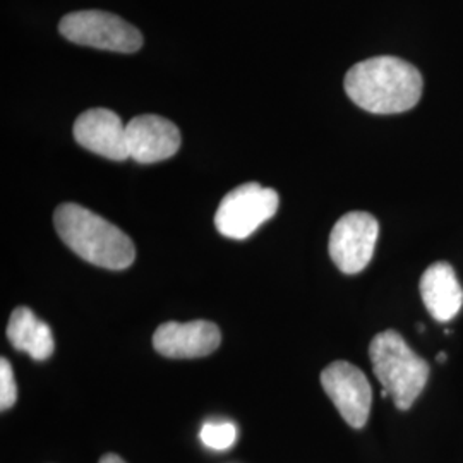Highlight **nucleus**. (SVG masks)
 I'll use <instances>...</instances> for the list:
<instances>
[{
  "mask_svg": "<svg viewBox=\"0 0 463 463\" xmlns=\"http://www.w3.org/2000/svg\"><path fill=\"white\" fill-rule=\"evenodd\" d=\"M99 463H126L118 455H114V453H109V455H103L101 458H99Z\"/></svg>",
  "mask_w": 463,
  "mask_h": 463,
  "instance_id": "15",
  "label": "nucleus"
},
{
  "mask_svg": "<svg viewBox=\"0 0 463 463\" xmlns=\"http://www.w3.org/2000/svg\"><path fill=\"white\" fill-rule=\"evenodd\" d=\"M380 237V223L365 212H350L342 216L330 233L331 260L345 275H357L374 256Z\"/></svg>",
  "mask_w": 463,
  "mask_h": 463,
  "instance_id": "6",
  "label": "nucleus"
},
{
  "mask_svg": "<svg viewBox=\"0 0 463 463\" xmlns=\"http://www.w3.org/2000/svg\"><path fill=\"white\" fill-rule=\"evenodd\" d=\"M280 204L279 193L258 183L235 187L222 199L215 215L216 231L229 239H248L271 216Z\"/></svg>",
  "mask_w": 463,
  "mask_h": 463,
  "instance_id": "5",
  "label": "nucleus"
},
{
  "mask_svg": "<svg viewBox=\"0 0 463 463\" xmlns=\"http://www.w3.org/2000/svg\"><path fill=\"white\" fill-rule=\"evenodd\" d=\"M61 34L83 47L134 53L143 47V34L131 23L107 11H74L59 23Z\"/></svg>",
  "mask_w": 463,
  "mask_h": 463,
  "instance_id": "4",
  "label": "nucleus"
},
{
  "mask_svg": "<svg viewBox=\"0 0 463 463\" xmlns=\"http://www.w3.org/2000/svg\"><path fill=\"white\" fill-rule=\"evenodd\" d=\"M74 139L83 148L103 158L122 162L129 158L126 124L109 109H90L76 118Z\"/></svg>",
  "mask_w": 463,
  "mask_h": 463,
  "instance_id": "9",
  "label": "nucleus"
},
{
  "mask_svg": "<svg viewBox=\"0 0 463 463\" xmlns=\"http://www.w3.org/2000/svg\"><path fill=\"white\" fill-rule=\"evenodd\" d=\"M348 99L371 114H402L422 97V76L417 67L398 57H373L348 69Z\"/></svg>",
  "mask_w": 463,
  "mask_h": 463,
  "instance_id": "1",
  "label": "nucleus"
},
{
  "mask_svg": "<svg viewBox=\"0 0 463 463\" xmlns=\"http://www.w3.org/2000/svg\"><path fill=\"white\" fill-rule=\"evenodd\" d=\"M204 447L212 449H229L237 439V428L232 422H206L199 432Z\"/></svg>",
  "mask_w": 463,
  "mask_h": 463,
  "instance_id": "13",
  "label": "nucleus"
},
{
  "mask_svg": "<svg viewBox=\"0 0 463 463\" xmlns=\"http://www.w3.org/2000/svg\"><path fill=\"white\" fill-rule=\"evenodd\" d=\"M17 400V384L13 373V365L7 359L0 361V409H11Z\"/></svg>",
  "mask_w": 463,
  "mask_h": 463,
  "instance_id": "14",
  "label": "nucleus"
},
{
  "mask_svg": "<svg viewBox=\"0 0 463 463\" xmlns=\"http://www.w3.org/2000/svg\"><path fill=\"white\" fill-rule=\"evenodd\" d=\"M420 296L430 315L447 323L460 313L463 306V288L455 269L448 263L430 265L419 283Z\"/></svg>",
  "mask_w": 463,
  "mask_h": 463,
  "instance_id": "11",
  "label": "nucleus"
},
{
  "mask_svg": "<svg viewBox=\"0 0 463 463\" xmlns=\"http://www.w3.org/2000/svg\"><path fill=\"white\" fill-rule=\"evenodd\" d=\"M222 333L215 323L189 321L164 323L153 335L155 350L168 359H198L220 347Z\"/></svg>",
  "mask_w": 463,
  "mask_h": 463,
  "instance_id": "8",
  "label": "nucleus"
},
{
  "mask_svg": "<svg viewBox=\"0 0 463 463\" xmlns=\"http://www.w3.org/2000/svg\"><path fill=\"white\" fill-rule=\"evenodd\" d=\"M445 361H447V354H445V352H439V354H438V363L443 364Z\"/></svg>",
  "mask_w": 463,
  "mask_h": 463,
  "instance_id": "16",
  "label": "nucleus"
},
{
  "mask_svg": "<svg viewBox=\"0 0 463 463\" xmlns=\"http://www.w3.org/2000/svg\"><path fill=\"white\" fill-rule=\"evenodd\" d=\"M129 158L137 164H156L174 156L181 148V131L165 117H134L126 124Z\"/></svg>",
  "mask_w": 463,
  "mask_h": 463,
  "instance_id": "10",
  "label": "nucleus"
},
{
  "mask_svg": "<svg viewBox=\"0 0 463 463\" xmlns=\"http://www.w3.org/2000/svg\"><path fill=\"white\" fill-rule=\"evenodd\" d=\"M7 338L13 347L26 352L34 361L49 359L55 348L49 325L24 306L13 311L7 325Z\"/></svg>",
  "mask_w": 463,
  "mask_h": 463,
  "instance_id": "12",
  "label": "nucleus"
},
{
  "mask_svg": "<svg viewBox=\"0 0 463 463\" xmlns=\"http://www.w3.org/2000/svg\"><path fill=\"white\" fill-rule=\"evenodd\" d=\"M374 376L400 411H409L430 380V364L395 330L376 335L369 345Z\"/></svg>",
  "mask_w": 463,
  "mask_h": 463,
  "instance_id": "3",
  "label": "nucleus"
},
{
  "mask_svg": "<svg viewBox=\"0 0 463 463\" xmlns=\"http://www.w3.org/2000/svg\"><path fill=\"white\" fill-rule=\"evenodd\" d=\"M321 384L348 426L364 428L373 402V390L364 373L347 361H336L321 373Z\"/></svg>",
  "mask_w": 463,
  "mask_h": 463,
  "instance_id": "7",
  "label": "nucleus"
},
{
  "mask_svg": "<svg viewBox=\"0 0 463 463\" xmlns=\"http://www.w3.org/2000/svg\"><path fill=\"white\" fill-rule=\"evenodd\" d=\"M53 225L67 248L91 265L126 269L134 263L136 249L129 235L81 204H61Z\"/></svg>",
  "mask_w": 463,
  "mask_h": 463,
  "instance_id": "2",
  "label": "nucleus"
}]
</instances>
